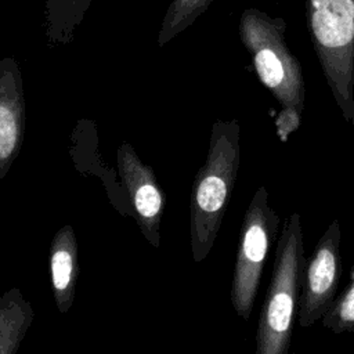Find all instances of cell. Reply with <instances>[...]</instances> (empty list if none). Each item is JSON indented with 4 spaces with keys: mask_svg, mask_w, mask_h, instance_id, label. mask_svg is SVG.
<instances>
[{
    "mask_svg": "<svg viewBox=\"0 0 354 354\" xmlns=\"http://www.w3.org/2000/svg\"><path fill=\"white\" fill-rule=\"evenodd\" d=\"M48 266L57 308L68 313L75 300L77 279V242L72 225H64L53 238Z\"/></svg>",
    "mask_w": 354,
    "mask_h": 354,
    "instance_id": "9c48e42d",
    "label": "cell"
},
{
    "mask_svg": "<svg viewBox=\"0 0 354 354\" xmlns=\"http://www.w3.org/2000/svg\"><path fill=\"white\" fill-rule=\"evenodd\" d=\"M353 127H354V126H353Z\"/></svg>",
    "mask_w": 354,
    "mask_h": 354,
    "instance_id": "5bb4252c",
    "label": "cell"
},
{
    "mask_svg": "<svg viewBox=\"0 0 354 354\" xmlns=\"http://www.w3.org/2000/svg\"><path fill=\"white\" fill-rule=\"evenodd\" d=\"M348 285L335 297L326 313L321 317L324 328L333 333L354 332V264L348 272Z\"/></svg>",
    "mask_w": 354,
    "mask_h": 354,
    "instance_id": "4fadbf2b",
    "label": "cell"
},
{
    "mask_svg": "<svg viewBox=\"0 0 354 354\" xmlns=\"http://www.w3.org/2000/svg\"><path fill=\"white\" fill-rule=\"evenodd\" d=\"M25 133V98L14 58L0 61V180L17 159Z\"/></svg>",
    "mask_w": 354,
    "mask_h": 354,
    "instance_id": "ba28073f",
    "label": "cell"
},
{
    "mask_svg": "<svg viewBox=\"0 0 354 354\" xmlns=\"http://www.w3.org/2000/svg\"><path fill=\"white\" fill-rule=\"evenodd\" d=\"M118 170L122 178L126 198L130 202L133 217L147 241L159 248L160 220L165 209V195L160 189L153 170L137 156L129 142H122L118 148Z\"/></svg>",
    "mask_w": 354,
    "mask_h": 354,
    "instance_id": "52a82bcc",
    "label": "cell"
},
{
    "mask_svg": "<svg viewBox=\"0 0 354 354\" xmlns=\"http://www.w3.org/2000/svg\"><path fill=\"white\" fill-rule=\"evenodd\" d=\"M303 243L301 216L292 213L277 239L271 281L254 337L256 354H286L290 348L306 266Z\"/></svg>",
    "mask_w": 354,
    "mask_h": 354,
    "instance_id": "3957f363",
    "label": "cell"
},
{
    "mask_svg": "<svg viewBox=\"0 0 354 354\" xmlns=\"http://www.w3.org/2000/svg\"><path fill=\"white\" fill-rule=\"evenodd\" d=\"M30 303L19 288L0 296V354H15L33 321Z\"/></svg>",
    "mask_w": 354,
    "mask_h": 354,
    "instance_id": "30bf717a",
    "label": "cell"
},
{
    "mask_svg": "<svg viewBox=\"0 0 354 354\" xmlns=\"http://www.w3.org/2000/svg\"><path fill=\"white\" fill-rule=\"evenodd\" d=\"M93 0H44L46 35L54 44L73 40Z\"/></svg>",
    "mask_w": 354,
    "mask_h": 354,
    "instance_id": "8fae6325",
    "label": "cell"
},
{
    "mask_svg": "<svg viewBox=\"0 0 354 354\" xmlns=\"http://www.w3.org/2000/svg\"><path fill=\"white\" fill-rule=\"evenodd\" d=\"M213 0H171L160 24L158 44L162 47L178 33L189 28Z\"/></svg>",
    "mask_w": 354,
    "mask_h": 354,
    "instance_id": "7c38bea8",
    "label": "cell"
},
{
    "mask_svg": "<svg viewBox=\"0 0 354 354\" xmlns=\"http://www.w3.org/2000/svg\"><path fill=\"white\" fill-rule=\"evenodd\" d=\"M279 216L268 203V191L259 187L245 212L231 283L235 313L249 319L272 243L278 239Z\"/></svg>",
    "mask_w": 354,
    "mask_h": 354,
    "instance_id": "5b68a950",
    "label": "cell"
},
{
    "mask_svg": "<svg viewBox=\"0 0 354 354\" xmlns=\"http://www.w3.org/2000/svg\"><path fill=\"white\" fill-rule=\"evenodd\" d=\"M340 243V224L333 220L317 242L311 256L306 259L296 318L301 328L319 321L336 297L343 266Z\"/></svg>",
    "mask_w": 354,
    "mask_h": 354,
    "instance_id": "8992f818",
    "label": "cell"
},
{
    "mask_svg": "<svg viewBox=\"0 0 354 354\" xmlns=\"http://www.w3.org/2000/svg\"><path fill=\"white\" fill-rule=\"evenodd\" d=\"M238 32L259 80L281 105L277 118L279 133H292L301 120L304 79L301 65L285 39V19L249 7L241 14Z\"/></svg>",
    "mask_w": 354,
    "mask_h": 354,
    "instance_id": "6da1fadb",
    "label": "cell"
},
{
    "mask_svg": "<svg viewBox=\"0 0 354 354\" xmlns=\"http://www.w3.org/2000/svg\"><path fill=\"white\" fill-rule=\"evenodd\" d=\"M239 140L241 127L236 119L213 123L207 156L191 191L189 235L196 263L210 253L230 203L241 160Z\"/></svg>",
    "mask_w": 354,
    "mask_h": 354,
    "instance_id": "7a4b0ae2",
    "label": "cell"
},
{
    "mask_svg": "<svg viewBox=\"0 0 354 354\" xmlns=\"http://www.w3.org/2000/svg\"><path fill=\"white\" fill-rule=\"evenodd\" d=\"M306 19L330 93L354 126V0H306Z\"/></svg>",
    "mask_w": 354,
    "mask_h": 354,
    "instance_id": "277c9868",
    "label": "cell"
}]
</instances>
